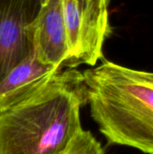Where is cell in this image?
<instances>
[{
  "instance_id": "1",
  "label": "cell",
  "mask_w": 153,
  "mask_h": 154,
  "mask_svg": "<svg viewBox=\"0 0 153 154\" xmlns=\"http://www.w3.org/2000/svg\"><path fill=\"white\" fill-rule=\"evenodd\" d=\"M86 103L83 73L61 69L34 94L0 110V154H63L82 129Z\"/></svg>"
},
{
  "instance_id": "2",
  "label": "cell",
  "mask_w": 153,
  "mask_h": 154,
  "mask_svg": "<svg viewBox=\"0 0 153 154\" xmlns=\"http://www.w3.org/2000/svg\"><path fill=\"white\" fill-rule=\"evenodd\" d=\"M83 77L91 116L107 143L153 154V72L104 60Z\"/></svg>"
},
{
  "instance_id": "3",
  "label": "cell",
  "mask_w": 153,
  "mask_h": 154,
  "mask_svg": "<svg viewBox=\"0 0 153 154\" xmlns=\"http://www.w3.org/2000/svg\"><path fill=\"white\" fill-rule=\"evenodd\" d=\"M32 0H0V81L32 53L28 25Z\"/></svg>"
},
{
  "instance_id": "4",
  "label": "cell",
  "mask_w": 153,
  "mask_h": 154,
  "mask_svg": "<svg viewBox=\"0 0 153 154\" xmlns=\"http://www.w3.org/2000/svg\"><path fill=\"white\" fill-rule=\"evenodd\" d=\"M27 29L34 56L44 63L65 67L69 47L61 0H49L40 6Z\"/></svg>"
},
{
  "instance_id": "5",
  "label": "cell",
  "mask_w": 153,
  "mask_h": 154,
  "mask_svg": "<svg viewBox=\"0 0 153 154\" xmlns=\"http://www.w3.org/2000/svg\"><path fill=\"white\" fill-rule=\"evenodd\" d=\"M61 69L39 60L32 52L0 81V110L34 94Z\"/></svg>"
},
{
  "instance_id": "6",
  "label": "cell",
  "mask_w": 153,
  "mask_h": 154,
  "mask_svg": "<svg viewBox=\"0 0 153 154\" xmlns=\"http://www.w3.org/2000/svg\"><path fill=\"white\" fill-rule=\"evenodd\" d=\"M82 33L78 64L95 66L103 59V47L110 35L108 7L112 0H77Z\"/></svg>"
},
{
  "instance_id": "7",
  "label": "cell",
  "mask_w": 153,
  "mask_h": 154,
  "mask_svg": "<svg viewBox=\"0 0 153 154\" xmlns=\"http://www.w3.org/2000/svg\"><path fill=\"white\" fill-rule=\"evenodd\" d=\"M61 5L69 47V58L65 67L76 69L78 66L81 48L82 23L80 9L77 0H61Z\"/></svg>"
},
{
  "instance_id": "8",
  "label": "cell",
  "mask_w": 153,
  "mask_h": 154,
  "mask_svg": "<svg viewBox=\"0 0 153 154\" xmlns=\"http://www.w3.org/2000/svg\"><path fill=\"white\" fill-rule=\"evenodd\" d=\"M63 154H106L101 143L83 128L72 138Z\"/></svg>"
},
{
  "instance_id": "9",
  "label": "cell",
  "mask_w": 153,
  "mask_h": 154,
  "mask_svg": "<svg viewBox=\"0 0 153 154\" xmlns=\"http://www.w3.org/2000/svg\"><path fill=\"white\" fill-rule=\"evenodd\" d=\"M48 1L49 0H39V3H40V6H41V5H44L46 3H48Z\"/></svg>"
}]
</instances>
